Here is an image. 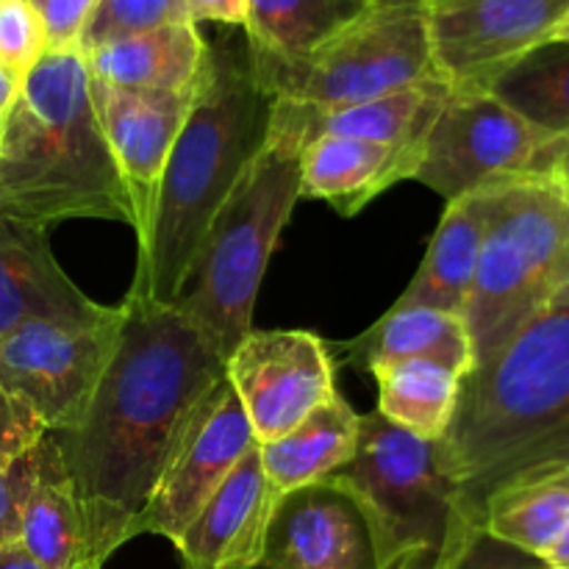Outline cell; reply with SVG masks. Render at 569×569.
<instances>
[{
	"label": "cell",
	"instance_id": "22",
	"mask_svg": "<svg viewBox=\"0 0 569 569\" xmlns=\"http://www.w3.org/2000/svg\"><path fill=\"white\" fill-rule=\"evenodd\" d=\"M209 42L189 20L167 22L83 53L89 76L109 87L189 92L203 72Z\"/></svg>",
	"mask_w": 569,
	"mask_h": 569
},
{
	"label": "cell",
	"instance_id": "26",
	"mask_svg": "<svg viewBox=\"0 0 569 569\" xmlns=\"http://www.w3.org/2000/svg\"><path fill=\"white\" fill-rule=\"evenodd\" d=\"M370 376L378 381L383 420L426 442H442L459 406L461 376L428 359L378 365Z\"/></svg>",
	"mask_w": 569,
	"mask_h": 569
},
{
	"label": "cell",
	"instance_id": "28",
	"mask_svg": "<svg viewBox=\"0 0 569 569\" xmlns=\"http://www.w3.org/2000/svg\"><path fill=\"white\" fill-rule=\"evenodd\" d=\"M550 137H569V42L553 39L506 67L487 87Z\"/></svg>",
	"mask_w": 569,
	"mask_h": 569
},
{
	"label": "cell",
	"instance_id": "11",
	"mask_svg": "<svg viewBox=\"0 0 569 569\" xmlns=\"http://www.w3.org/2000/svg\"><path fill=\"white\" fill-rule=\"evenodd\" d=\"M433 64L450 89H487L506 67L559 39L569 0H426Z\"/></svg>",
	"mask_w": 569,
	"mask_h": 569
},
{
	"label": "cell",
	"instance_id": "35",
	"mask_svg": "<svg viewBox=\"0 0 569 569\" xmlns=\"http://www.w3.org/2000/svg\"><path fill=\"white\" fill-rule=\"evenodd\" d=\"M189 22H222V26H242L248 20V0H183Z\"/></svg>",
	"mask_w": 569,
	"mask_h": 569
},
{
	"label": "cell",
	"instance_id": "6",
	"mask_svg": "<svg viewBox=\"0 0 569 569\" xmlns=\"http://www.w3.org/2000/svg\"><path fill=\"white\" fill-rule=\"evenodd\" d=\"M359 506L378 569H437L459 537V498L442 465L439 442H426L383 420L361 415L356 456L326 481Z\"/></svg>",
	"mask_w": 569,
	"mask_h": 569
},
{
	"label": "cell",
	"instance_id": "4",
	"mask_svg": "<svg viewBox=\"0 0 569 569\" xmlns=\"http://www.w3.org/2000/svg\"><path fill=\"white\" fill-rule=\"evenodd\" d=\"M0 211L50 231L67 220L133 228V209L78 48L44 50L0 126Z\"/></svg>",
	"mask_w": 569,
	"mask_h": 569
},
{
	"label": "cell",
	"instance_id": "32",
	"mask_svg": "<svg viewBox=\"0 0 569 569\" xmlns=\"http://www.w3.org/2000/svg\"><path fill=\"white\" fill-rule=\"evenodd\" d=\"M44 426L0 381V465L22 459L44 437Z\"/></svg>",
	"mask_w": 569,
	"mask_h": 569
},
{
	"label": "cell",
	"instance_id": "14",
	"mask_svg": "<svg viewBox=\"0 0 569 569\" xmlns=\"http://www.w3.org/2000/svg\"><path fill=\"white\" fill-rule=\"evenodd\" d=\"M189 92H144L109 87L92 78V103L133 209L137 242L148 233L161 172L189 114Z\"/></svg>",
	"mask_w": 569,
	"mask_h": 569
},
{
	"label": "cell",
	"instance_id": "9",
	"mask_svg": "<svg viewBox=\"0 0 569 569\" xmlns=\"http://www.w3.org/2000/svg\"><path fill=\"white\" fill-rule=\"evenodd\" d=\"M561 137L539 131L487 89H450L411 181L445 200L517 181H550Z\"/></svg>",
	"mask_w": 569,
	"mask_h": 569
},
{
	"label": "cell",
	"instance_id": "36",
	"mask_svg": "<svg viewBox=\"0 0 569 569\" xmlns=\"http://www.w3.org/2000/svg\"><path fill=\"white\" fill-rule=\"evenodd\" d=\"M0 569H44L20 542L0 550Z\"/></svg>",
	"mask_w": 569,
	"mask_h": 569
},
{
	"label": "cell",
	"instance_id": "39",
	"mask_svg": "<svg viewBox=\"0 0 569 569\" xmlns=\"http://www.w3.org/2000/svg\"><path fill=\"white\" fill-rule=\"evenodd\" d=\"M17 89H20V81H17L11 72H6L3 67H0V126H3L6 114H9V109H11V103H14Z\"/></svg>",
	"mask_w": 569,
	"mask_h": 569
},
{
	"label": "cell",
	"instance_id": "23",
	"mask_svg": "<svg viewBox=\"0 0 569 569\" xmlns=\"http://www.w3.org/2000/svg\"><path fill=\"white\" fill-rule=\"evenodd\" d=\"M489 217V189L465 194L445 206V214L433 231L420 270L392 309L426 306V309L467 315L476 287L478 256Z\"/></svg>",
	"mask_w": 569,
	"mask_h": 569
},
{
	"label": "cell",
	"instance_id": "44",
	"mask_svg": "<svg viewBox=\"0 0 569 569\" xmlns=\"http://www.w3.org/2000/svg\"><path fill=\"white\" fill-rule=\"evenodd\" d=\"M181 6H183V0H181Z\"/></svg>",
	"mask_w": 569,
	"mask_h": 569
},
{
	"label": "cell",
	"instance_id": "21",
	"mask_svg": "<svg viewBox=\"0 0 569 569\" xmlns=\"http://www.w3.org/2000/svg\"><path fill=\"white\" fill-rule=\"evenodd\" d=\"M328 350H331L333 365L339 361V365L356 367L361 372H370L378 365L409 359L437 361L461 378L476 367L465 317L426 309V306L389 309L359 337L345 339V342H328Z\"/></svg>",
	"mask_w": 569,
	"mask_h": 569
},
{
	"label": "cell",
	"instance_id": "7",
	"mask_svg": "<svg viewBox=\"0 0 569 569\" xmlns=\"http://www.w3.org/2000/svg\"><path fill=\"white\" fill-rule=\"evenodd\" d=\"M567 261L569 203L553 183L489 189L487 231L465 315L476 365L553 306Z\"/></svg>",
	"mask_w": 569,
	"mask_h": 569
},
{
	"label": "cell",
	"instance_id": "3",
	"mask_svg": "<svg viewBox=\"0 0 569 569\" xmlns=\"http://www.w3.org/2000/svg\"><path fill=\"white\" fill-rule=\"evenodd\" d=\"M272 103L248 42L244 48L209 44L189 114L161 172L148 233L139 242L131 292L161 306L181 298L211 220L264 150Z\"/></svg>",
	"mask_w": 569,
	"mask_h": 569
},
{
	"label": "cell",
	"instance_id": "5",
	"mask_svg": "<svg viewBox=\"0 0 569 569\" xmlns=\"http://www.w3.org/2000/svg\"><path fill=\"white\" fill-rule=\"evenodd\" d=\"M303 144L270 128L267 144L211 220L176 309L222 359L253 331V309L278 237L300 200Z\"/></svg>",
	"mask_w": 569,
	"mask_h": 569
},
{
	"label": "cell",
	"instance_id": "42",
	"mask_svg": "<svg viewBox=\"0 0 569 569\" xmlns=\"http://www.w3.org/2000/svg\"><path fill=\"white\" fill-rule=\"evenodd\" d=\"M78 569H103V565H83V567H78Z\"/></svg>",
	"mask_w": 569,
	"mask_h": 569
},
{
	"label": "cell",
	"instance_id": "1",
	"mask_svg": "<svg viewBox=\"0 0 569 569\" xmlns=\"http://www.w3.org/2000/svg\"><path fill=\"white\" fill-rule=\"evenodd\" d=\"M120 339L72 431L53 433L83 506L92 556L106 565L137 537V522L226 359L176 306L128 289Z\"/></svg>",
	"mask_w": 569,
	"mask_h": 569
},
{
	"label": "cell",
	"instance_id": "10",
	"mask_svg": "<svg viewBox=\"0 0 569 569\" xmlns=\"http://www.w3.org/2000/svg\"><path fill=\"white\" fill-rule=\"evenodd\" d=\"M122 317V303L103 306L92 317L28 322L0 342V381L48 433L78 426L114 353Z\"/></svg>",
	"mask_w": 569,
	"mask_h": 569
},
{
	"label": "cell",
	"instance_id": "15",
	"mask_svg": "<svg viewBox=\"0 0 569 569\" xmlns=\"http://www.w3.org/2000/svg\"><path fill=\"white\" fill-rule=\"evenodd\" d=\"M261 569H378L359 506L331 483L287 492L267 531Z\"/></svg>",
	"mask_w": 569,
	"mask_h": 569
},
{
	"label": "cell",
	"instance_id": "20",
	"mask_svg": "<svg viewBox=\"0 0 569 569\" xmlns=\"http://www.w3.org/2000/svg\"><path fill=\"white\" fill-rule=\"evenodd\" d=\"M422 148L353 137H317L300 153V198L326 200L353 217L389 187L415 178Z\"/></svg>",
	"mask_w": 569,
	"mask_h": 569
},
{
	"label": "cell",
	"instance_id": "40",
	"mask_svg": "<svg viewBox=\"0 0 569 569\" xmlns=\"http://www.w3.org/2000/svg\"><path fill=\"white\" fill-rule=\"evenodd\" d=\"M553 306H567V309H569V261H567V267H565V276H561L559 289H556Z\"/></svg>",
	"mask_w": 569,
	"mask_h": 569
},
{
	"label": "cell",
	"instance_id": "24",
	"mask_svg": "<svg viewBox=\"0 0 569 569\" xmlns=\"http://www.w3.org/2000/svg\"><path fill=\"white\" fill-rule=\"evenodd\" d=\"M359 428L361 415L337 392L287 437L259 445L261 467L281 495L320 483L353 459Z\"/></svg>",
	"mask_w": 569,
	"mask_h": 569
},
{
	"label": "cell",
	"instance_id": "29",
	"mask_svg": "<svg viewBox=\"0 0 569 569\" xmlns=\"http://www.w3.org/2000/svg\"><path fill=\"white\" fill-rule=\"evenodd\" d=\"M176 20H187L181 0H98L81 39H78V50L87 53L106 42L133 37V33Z\"/></svg>",
	"mask_w": 569,
	"mask_h": 569
},
{
	"label": "cell",
	"instance_id": "31",
	"mask_svg": "<svg viewBox=\"0 0 569 569\" xmlns=\"http://www.w3.org/2000/svg\"><path fill=\"white\" fill-rule=\"evenodd\" d=\"M437 569H548V565L539 556L492 537L487 528H476L445 545Z\"/></svg>",
	"mask_w": 569,
	"mask_h": 569
},
{
	"label": "cell",
	"instance_id": "34",
	"mask_svg": "<svg viewBox=\"0 0 569 569\" xmlns=\"http://www.w3.org/2000/svg\"><path fill=\"white\" fill-rule=\"evenodd\" d=\"M22 487H26L22 459L0 465V550L20 542Z\"/></svg>",
	"mask_w": 569,
	"mask_h": 569
},
{
	"label": "cell",
	"instance_id": "8",
	"mask_svg": "<svg viewBox=\"0 0 569 569\" xmlns=\"http://www.w3.org/2000/svg\"><path fill=\"white\" fill-rule=\"evenodd\" d=\"M250 61L272 98L309 109L365 103L439 78L426 0H376L309 53H250Z\"/></svg>",
	"mask_w": 569,
	"mask_h": 569
},
{
	"label": "cell",
	"instance_id": "25",
	"mask_svg": "<svg viewBox=\"0 0 569 569\" xmlns=\"http://www.w3.org/2000/svg\"><path fill=\"white\" fill-rule=\"evenodd\" d=\"M492 537L542 559L569 522V465H539L500 483L483 503Z\"/></svg>",
	"mask_w": 569,
	"mask_h": 569
},
{
	"label": "cell",
	"instance_id": "27",
	"mask_svg": "<svg viewBox=\"0 0 569 569\" xmlns=\"http://www.w3.org/2000/svg\"><path fill=\"white\" fill-rule=\"evenodd\" d=\"M376 0H248L250 53L295 59L353 22Z\"/></svg>",
	"mask_w": 569,
	"mask_h": 569
},
{
	"label": "cell",
	"instance_id": "41",
	"mask_svg": "<svg viewBox=\"0 0 569 569\" xmlns=\"http://www.w3.org/2000/svg\"><path fill=\"white\" fill-rule=\"evenodd\" d=\"M559 39H565V42H569V22H567V26H565V31L559 33Z\"/></svg>",
	"mask_w": 569,
	"mask_h": 569
},
{
	"label": "cell",
	"instance_id": "33",
	"mask_svg": "<svg viewBox=\"0 0 569 569\" xmlns=\"http://www.w3.org/2000/svg\"><path fill=\"white\" fill-rule=\"evenodd\" d=\"M94 6L98 0H44L39 17H42L48 50L78 48V39H81Z\"/></svg>",
	"mask_w": 569,
	"mask_h": 569
},
{
	"label": "cell",
	"instance_id": "37",
	"mask_svg": "<svg viewBox=\"0 0 569 569\" xmlns=\"http://www.w3.org/2000/svg\"><path fill=\"white\" fill-rule=\"evenodd\" d=\"M548 183H553L569 203V137H561V148H559V156H556V164H553V172H550Z\"/></svg>",
	"mask_w": 569,
	"mask_h": 569
},
{
	"label": "cell",
	"instance_id": "16",
	"mask_svg": "<svg viewBox=\"0 0 569 569\" xmlns=\"http://www.w3.org/2000/svg\"><path fill=\"white\" fill-rule=\"evenodd\" d=\"M281 498L253 445L176 542L181 569H259Z\"/></svg>",
	"mask_w": 569,
	"mask_h": 569
},
{
	"label": "cell",
	"instance_id": "18",
	"mask_svg": "<svg viewBox=\"0 0 569 569\" xmlns=\"http://www.w3.org/2000/svg\"><path fill=\"white\" fill-rule=\"evenodd\" d=\"M448 94L450 87L442 78H437V81L417 83L400 92H389L383 98L337 106V109H309V106L276 100L270 128L289 133L303 148L311 139L326 137V133L400 144V148H422V139L442 111Z\"/></svg>",
	"mask_w": 569,
	"mask_h": 569
},
{
	"label": "cell",
	"instance_id": "43",
	"mask_svg": "<svg viewBox=\"0 0 569 569\" xmlns=\"http://www.w3.org/2000/svg\"><path fill=\"white\" fill-rule=\"evenodd\" d=\"M31 3L37 6V9H42V3H44V0H31Z\"/></svg>",
	"mask_w": 569,
	"mask_h": 569
},
{
	"label": "cell",
	"instance_id": "2",
	"mask_svg": "<svg viewBox=\"0 0 569 569\" xmlns=\"http://www.w3.org/2000/svg\"><path fill=\"white\" fill-rule=\"evenodd\" d=\"M459 498V537L483 528V503L517 472L569 465V309L550 306L461 378L439 442Z\"/></svg>",
	"mask_w": 569,
	"mask_h": 569
},
{
	"label": "cell",
	"instance_id": "19",
	"mask_svg": "<svg viewBox=\"0 0 569 569\" xmlns=\"http://www.w3.org/2000/svg\"><path fill=\"white\" fill-rule=\"evenodd\" d=\"M20 545L44 569H78L100 565L89 548L83 506L67 472L53 433H44L33 450L22 456Z\"/></svg>",
	"mask_w": 569,
	"mask_h": 569
},
{
	"label": "cell",
	"instance_id": "13",
	"mask_svg": "<svg viewBox=\"0 0 569 569\" xmlns=\"http://www.w3.org/2000/svg\"><path fill=\"white\" fill-rule=\"evenodd\" d=\"M337 365L326 339L311 331H250L226 359L259 445L278 442L337 395Z\"/></svg>",
	"mask_w": 569,
	"mask_h": 569
},
{
	"label": "cell",
	"instance_id": "30",
	"mask_svg": "<svg viewBox=\"0 0 569 569\" xmlns=\"http://www.w3.org/2000/svg\"><path fill=\"white\" fill-rule=\"evenodd\" d=\"M48 50L39 9L31 0H0V67L22 81Z\"/></svg>",
	"mask_w": 569,
	"mask_h": 569
},
{
	"label": "cell",
	"instance_id": "38",
	"mask_svg": "<svg viewBox=\"0 0 569 569\" xmlns=\"http://www.w3.org/2000/svg\"><path fill=\"white\" fill-rule=\"evenodd\" d=\"M542 561L548 565V569H569V522L565 531L553 539V545L545 550Z\"/></svg>",
	"mask_w": 569,
	"mask_h": 569
},
{
	"label": "cell",
	"instance_id": "17",
	"mask_svg": "<svg viewBox=\"0 0 569 569\" xmlns=\"http://www.w3.org/2000/svg\"><path fill=\"white\" fill-rule=\"evenodd\" d=\"M100 309L103 303L61 270L48 231L0 211V342L28 322L92 317Z\"/></svg>",
	"mask_w": 569,
	"mask_h": 569
},
{
	"label": "cell",
	"instance_id": "12",
	"mask_svg": "<svg viewBox=\"0 0 569 569\" xmlns=\"http://www.w3.org/2000/svg\"><path fill=\"white\" fill-rule=\"evenodd\" d=\"M253 445L259 442L248 415L231 381L220 378L172 445L170 459L137 522V537L156 533L176 545Z\"/></svg>",
	"mask_w": 569,
	"mask_h": 569
}]
</instances>
